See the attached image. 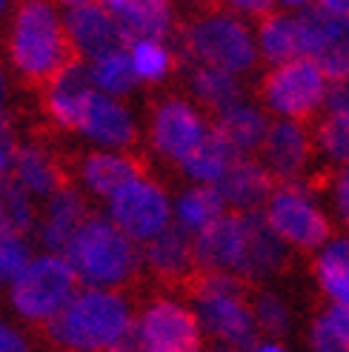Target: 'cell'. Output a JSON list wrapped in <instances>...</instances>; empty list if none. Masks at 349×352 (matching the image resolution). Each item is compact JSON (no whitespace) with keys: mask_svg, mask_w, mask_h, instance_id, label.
Listing matches in <instances>:
<instances>
[{"mask_svg":"<svg viewBox=\"0 0 349 352\" xmlns=\"http://www.w3.org/2000/svg\"><path fill=\"white\" fill-rule=\"evenodd\" d=\"M312 132H315L318 152L326 155V164H333L338 169L349 166V123L346 120L321 115L312 123Z\"/></svg>","mask_w":349,"mask_h":352,"instance_id":"33","label":"cell"},{"mask_svg":"<svg viewBox=\"0 0 349 352\" xmlns=\"http://www.w3.org/2000/svg\"><path fill=\"white\" fill-rule=\"evenodd\" d=\"M141 261L152 289L174 298H186L189 287L201 275L195 263V235H189L178 221H172L155 238L144 241Z\"/></svg>","mask_w":349,"mask_h":352,"instance_id":"10","label":"cell"},{"mask_svg":"<svg viewBox=\"0 0 349 352\" xmlns=\"http://www.w3.org/2000/svg\"><path fill=\"white\" fill-rule=\"evenodd\" d=\"M318 309L326 318V324L338 332V338L349 346V304H326V307H318Z\"/></svg>","mask_w":349,"mask_h":352,"instance_id":"38","label":"cell"},{"mask_svg":"<svg viewBox=\"0 0 349 352\" xmlns=\"http://www.w3.org/2000/svg\"><path fill=\"white\" fill-rule=\"evenodd\" d=\"M312 280L333 304H349V235L333 238L318 252L309 255Z\"/></svg>","mask_w":349,"mask_h":352,"instance_id":"23","label":"cell"},{"mask_svg":"<svg viewBox=\"0 0 349 352\" xmlns=\"http://www.w3.org/2000/svg\"><path fill=\"white\" fill-rule=\"evenodd\" d=\"M0 352H32V344L9 324H0Z\"/></svg>","mask_w":349,"mask_h":352,"instance_id":"39","label":"cell"},{"mask_svg":"<svg viewBox=\"0 0 349 352\" xmlns=\"http://www.w3.org/2000/svg\"><path fill=\"white\" fill-rule=\"evenodd\" d=\"M315 3H321L324 9L335 12V14H349V0H315Z\"/></svg>","mask_w":349,"mask_h":352,"instance_id":"40","label":"cell"},{"mask_svg":"<svg viewBox=\"0 0 349 352\" xmlns=\"http://www.w3.org/2000/svg\"><path fill=\"white\" fill-rule=\"evenodd\" d=\"M247 246L240 212H226L195 235V263L201 272H238Z\"/></svg>","mask_w":349,"mask_h":352,"instance_id":"17","label":"cell"},{"mask_svg":"<svg viewBox=\"0 0 349 352\" xmlns=\"http://www.w3.org/2000/svg\"><path fill=\"white\" fill-rule=\"evenodd\" d=\"M223 198L218 186H209V184H198V186H189L186 192L178 195V204H174V212H178V221L189 235H198L201 230H206L212 221H218L223 215Z\"/></svg>","mask_w":349,"mask_h":352,"instance_id":"28","label":"cell"},{"mask_svg":"<svg viewBox=\"0 0 349 352\" xmlns=\"http://www.w3.org/2000/svg\"><path fill=\"white\" fill-rule=\"evenodd\" d=\"M92 218H95V209H92L89 195H86L80 186H69L49 198L43 215L38 221V241L52 255L55 252L66 255L69 243L75 241V235Z\"/></svg>","mask_w":349,"mask_h":352,"instance_id":"16","label":"cell"},{"mask_svg":"<svg viewBox=\"0 0 349 352\" xmlns=\"http://www.w3.org/2000/svg\"><path fill=\"white\" fill-rule=\"evenodd\" d=\"M318 155L321 152L312 126L298 120H272L264 146L258 152V161L275 175L278 186H281L301 184L318 166Z\"/></svg>","mask_w":349,"mask_h":352,"instance_id":"13","label":"cell"},{"mask_svg":"<svg viewBox=\"0 0 349 352\" xmlns=\"http://www.w3.org/2000/svg\"><path fill=\"white\" fill-rule=\"evenodd\" d=\"M80 275L69 261L60 255H41L34 258L26 272L12 284L9 301L12 309L29 324V329H38L78 295Z\"/></svg>","mask_w":349,"mask_h":352,"instance_id":"7","label":"cell"},{"mask_svg":"<svg viewBox=\"0 0 349 352\" xmlns=\"http://www.w3.org/2000/svg\"><path fill=\"white\" fill-rule=\"evenodd\" d=\"M117 26L124 29L126 43L158 41L164 43L172 38L174 29V3L172 0H129V3L115 12Z\"/></svg>","mask_w":349,"mask_h":352,"instance_id":"22","label":"cell"},{"mask_svg":"<svg viewBox=\"0 0 349 352\" xmlns=\"http://www.w3.org/2000/svg\"><path fill=\"white\" fill-rule=\"evenodd\" d=\"M38 226V209L32 206L29 192L12 175L0 178V232L23 238Z\"/></svg>","mask_w":349,"mask_h":352,"instance_id":"30","label":"cell"},{"mask_svg":"<svg viewBox=\"0 0 349 352\" xmlns=\"http://www.w3.org/2000/svg\"><path fill=\"white\" fill-rule=\"evenodd\" d=\"M255 352H286V349H284L281 344H260Z\"/></svg>","mask_w":349,"mask_h":352,"instance_id":"44","label":"cell"},{"mask_svg":"<svg viewBox=\"0 0 349 352\" xmlns=\"http://www.w3.org/2000/svg\"><path fill=\"white\" fill-rule=\"evenodd\" d=\"M309 346H312V352H349V346L338 338V332L326 324L318 307L312 309V318H309Z\"/></svg>","mask_w":349,"mask_h":352,"instance_id":"35","label":"cell"},{"mask_svg":"<svg viewBox=\"0 0 349 352\" xmlns=\"http://www.w3.org/2000/svg\"><path fill=\"white\" fill-rule=\"evenodd\" d=\"M3 49L14 83L21 92L32 95V100L86 60L66 21H60L55 0H17L3 34Z\"/></svg>","mask_w":349,"mask_h":352,"instance_id":"1","label":"cell"},{"mask_svg":"<svg viewBox=\"0 0 349 352\" xmlns=\"http://www.w3.org/2000/svg\"><path fill=\"white\" fill-rule=\"evenodd\" d=\"M255 98L275 115L312 126L324 115L326 78L312 58H298L281 66H269L255 80Z\"/></svg>","mask_w":349,"mask_h":352,"instance_id":"6","label":"cell"},{"mask_svg":"<svg viewBox=\"0 0 349 352\" xmlns=\"http://www.w3.org/2000/svg\"><path fill=\"white\" fill-rule=\"evenodd\" d=\"M247 246H243V261L238 275L249 278L252 284H269V280H281L295 272V255L289 243H284L272 232L264 212H247Z\"/></svg>","mask_w":349,"mask_h":352,"instance_id":"14","label":"cell"},{"mask_svg":"<svg viewBox=\"0 0 349 352\" xmlns=\"http://www.w3.org/2000/svg\"><path fill=\"white\" fill-rule=\"evenodd\" d=\"M103 352H141V349H137V346H126V344H117V346L103 349Z\"/></svg>","mask_w":349,"mask_h":352,"instance_id":"45","label":"cell"},{"mask_svg":"<svg viewBox=\"0 0 349 352\" xmlns=\"http://www.w3.org/2000/svg\"><path fill=\"white\" fill-rule=\"evenodd\" d=\"M9 109H6V75H3V69H0V123L6 120Z\"/></svg>","mask_w":349,"mask_h":352,"instance_id":"41","label":"cell"},{"mask_svg":"<svg viewBox=\"0 0 349 352\" xmlns=\"http://www.w3.org/2000/svg\"><path fill=\"white\" fill-rule=\"evenodd\" d=\"M174 83L198 103L209 120H218L223 112L240 107L243 95H247L238 75L221 72V69H209L201 63H186V60H183V69Z\"/></svg>","mask_w":349,"mask_h":352,"instance_id":"19","label":"cell"},{"mask_svg":"<svg viewBox=\"0 0 349 352\" xmlns=\"http://www.w3.org/2000/svg\"><path fill=\"white\" fill-rule=\"evenodd\" d=\"M252 312H255V324H258L260 336L275 338V344L292 336L295 312H292V304L278 289L258 284L255 298H252Z\"/></svg>","mask_w":349,"mask_h":352,"instance_id":"29","label":"cell"},{"mask_svg":"<svg viewBox=\"0 0 349 352\" xmlns=\"http://www.w3.org/2000/svg\"><path fill=\"white\" fill-rule=\"evenodd\" d=\"M141 352H203V324L181 298L166 292L146 295L135 309Z\"/></svg>","mask_w":349,"mask_h":352,"instance_id":"9","label":"cell"},{"mask_svg":"<svg viewBox=\"0 0 349 352\" xmlns=\"http://www.w3.org/2000/svg\"><path fill=\"white\" fill-rule=\"evenodd\" d=\"M66 258L80 280H86L92 289L106 287L115 292H126L132 304H141L146 295H152L141 252L135 250L132 238H126L112 221L95 215L69 243Z\"/></svg>","mask_w":349,"mask_h":352,"instance_id":"4","label":"cell"},{"mask_svg":"<svg viewBox=\"0 0 349 352\" xmlns=\"http://www.w3.org/2000/svg\"><path fill=\"white\" fill-rule=\"evenodd\" d=\"M6 9H9V0H0V14H3Z\"/></svg>","mask_w":349,"mask_h":352,"instance_id":"48","label":"cell"},{"mask_svg":"<svg viewBox=\"0 0 349 352\" xmlns=\"http://www.w3.org/2000/svg\"><path fill=\"white\" fill-rule=\"evenodd\" d=\"M326 80L341 83L349 80V14H338L335 17V26L329 32L326 43L318 49V55L312 58Z\"/></svg>","mask_w":349,"mask_h":352,"instance_id":"32","label":"cell"},{"mask_svg":"<svg viewBox=\"0 0 349 352\" xmlns=\"http://www.w3.org/2000/svg\"><path fill=\"white\" fill-rule=\"evenodd\" d=\"M281 3H286V6H306L309 0H281Z\"/></svg>","mask_w":349,"mask_h":352,"instance_id":"47","label":"cell"},{"mask_svg":"<svg viewBox=\"0 0 349 352\" xmlns=\"http://www.w3.org/2000/svg\"><path fill=\"white\" fill-rule=\"evenodd\" d=\"M329 195L335 198V209H338L341 223L349 230V166H341V169H338L335 184H333V192H329Z\"/></svg>","mask_w":349,"mask_h":352,"instance_id":"37","label":"cell"},{"mask_svg":"<svg viewBox=\"0 0 349 352\" xmlns=\"http://www.w3.org/2000/svg\"><path fill=\"white\" fill-rule=\"evenodd\" d=\"M275 189H278L275 175L258 157H235L218 181L223 204L232 206V212L240 215L260 212L275 195Z\"/></svg>","mask_w":349,"mask_h":352,"instance_id":"18","label":"cell"},{"mask_svg":"<svg viewBox=\"0 0 349 352\" xmlns=\"http://www.w3.org/2000/svg\"><path fill=\"white\" fill-rule=\"evenodd\" d=\"M324 115L346 120L349 123V80L326 86V98H324Z\"/></svg>","mask_w":349,"mask_h":352,"instance_id":"36","label":"cell"},{"mask_svg":"<svg viewBox=\"0 0 349 352\" xmlns=\"http://www.w3.org/2000/svg\"><path fill=\"white\" fill-rule=\"evenodd\" d=\"M66 29L72 34V41L78 43L80 55L92 58V60L106 58L112 52H124L129 46L124 29H120L115 21V14L98 3L69 9L66 12Z\"/></svg>","mask_w":349,"mask_h":352,"instance_id":"21","label":"cell"},{"mask_svg":"<svg viewBox=\"0 0 349 352\" xmlns=\"http://www.w3.org/2000/svg\"><path fill=\"white\" fill-rule=\"evenodd\" d=\"M78 132H83L86 138H92L95 144L103 146H115V149H137L141 146V129H137L135 118L129 115V109L120 100L100 95V92H89L83 109H80V123Z\"/></svg>","mask_w":349,"mask_h":352,"instance_id":"15","label":"cell"},{"mask_svg":"<svg viewBox=\"0 0 349 352\" xmlns=\"http://www.w3.org/2000/svg\"><path fill=\"white\" fill-rule=\"evenodd\" d=\"M169 41L186 63L221 69L238 78L249 75L260 58L247 21L229 9H174V29Z\"/></svg>","mask_w":349,"mask_h":352,"instance_id":"3","label":"cell"},{"mask_svg":"<svg viewBox=\"0 0 349 352\" xmlns=\"http://www.w3.org/2000/svg\"><path fill=\"white\" fill-rule=\"evenodd\" d=\"M255 29H258V52L269 66H281L289 60L306 58L301 26H298V17L295 14L272 12L267 17H260Z\"/></svg>","mask_w":349,"mask_h":352,"instance_id":"24","label":"cell"},{"mask_svg":"<svg viewBox=\"0 0 349 352\" xmlns=\"http://www.w3.org/2000/svg\"><path fill=\"white\" fill-rule=\"evenodd\" d=\"M267 223L284 243L298 252H318L338 235V226L312 201V195L301 184H281L267 204Z\"/></svg>","mask_w":349,"mask_h":352,"instance_id":"8","label":"cell"},{"mask_svg":"<svg viewBox=\"0 0 349 352\" xmlns=\"http://www.w3.org/2000/svg\"><path fill=\"white\" fill-rule=\"evenodd\" d=\"M203 352H240L238 346H229V344H223V341H212Z\"/></svg>","mask_w":349,"mask_h":352,"instance_id":"42","label":"cell"},{"mask_svg":"<svg viewBox=\"0 0 349 352\" xmlns=\"http://www.w3.org/2000/svg\"><path fill=\"white\" fill-rule=\"evenodd\" d=\"M55 3H63L69 9H78V6H89V3H98V0H55Z\"/></svg>","mask_w":349,"mask_h":352,"instance_id":"43","label":"cell"},{"mask_svg":"<svg viewBox=\"0 0 349 352\" xmlns=\"http://www.w3.org/2000/svg\"><path fill=\"white\" fill-rule=\"evenodd\" d=\"M112 223L132 241H149L172 223L166 186L161 178H141L126 184L109 198Z\"/></svg>","mask_w":349,"mask_h":352,"instance_id":"12","label":"cell"},{"mask_svg":"<svg viewBox=\"0 0 349 352\" xmlns=\"http://www.w3.org/2000/svg\"><path fill=\"white\" fill-rule=\"evenodd\" d=\"M132 324L135 312L126 292L83 289L32 336L43 352H103L124 344Z\"/></svg>","mask_w":349,"mask_h":352,"instance_id":"2","label":"cell"},{"mask_svg":"<svg viewBox=\"0 0 349 352\" xmlns=\"http://www.w3.org/2000/svg\"><path fill=\"white\" fill-rule=\"evenodd\" d=\"M92 80L100 86L103 92H109L115 98H126L135 92V86L141 83L135 72V63H132V55L126 52H112L106 58H98L92 60Z\"/></svg>","mask_w":349,"mask_h":352,"instance_id":"31","label":"cell"},{"mask_svg":"<svg viewBox=\"0 0 349 352\" xmlns=\"http://www.w3.org/2000/svg\"><path fill=\"white\" fill-rule=\"evenodd\" d=\"M146 118V152L161 161L164 169L178 172L181 161L195 149L212 120L178 83L149 89L144 98Z\"/></svg>","mask_w":349,"mask_h":352,"instance_id":"5","label":"cell"},{"mask_svg":"<svg viewBox=\"0 0 349 352\" xmlns=\"http://www.w3.org/2000/svg\"><path fill=\"white\" fill-rule=\"evenodd\" d=\"M129 49H132L135 72L149 89H161V86H172V80H178L183 58L172 46H164L158 41H141L132 43Z\"/></svg>","mask_w":349,"mask_h":352,"instance_id":"26","label":"cell"},{"mask_svg":"<svg viewBox=\"0 0 349 352\" xmlns=\"http://www.w3.org/2000/svg\"><path fill=\"white\" fill-rule=\"evenodd\" d=\"M89 92H92V72L83 63V66H75L72 72H66L58 83H52L41 98H34V107H38L41 118L52 129L69 138L72 132H78L80 109Z\"/></svg>","mask_w":349,"mask_h":352,"instance_id":"20","label":"cell"},{"mask_svg":"<svg viewBox=\"0 0 349 352\" xmlns=\"http://www.w3.org/2000/svg\"><path fill=\"white\" fill-rule=\"evenodd\" d=\"M32 263L29 243L17 235L0 232V284H14Z\"/></svg>","mask_w":349,"mask_h":352,"instance_id":"34","label":"cell"},{"mask_svg":"<svg viewBox=\"0 0 349 352\" xmlns=\"http://www.w3.org/2000/svg\"><path fill=\"white\" fill-rule=\"evenodd\" d=\"M232 161H235L232 149L226 146V140L221 138V132L212 123V129L203 135L201 144L181 161L178 175L198 181V184H212V181H221V175L226 172V166H229Z\"/></svg>","mask_w":349,"mask_h":352,"instance_id":"27","label":"cell"},{"mask_svg":"<svg viewBox=\"0 0 349 352\" xmlns=\"http://www.w3.org/2000/svg\"><path fill=\"white\" fill-rule=\"evenodd\" d=\"M212 123L235 157H258L260 146H264V140H267V132H269L267 112L258 107H247V103L223 112Z\"/></svg>","mask_w":349,"mask_h":352,"instance_id":"25","label":"cell"},{"mask_svg":"<svg viewBox=\"0 0 349 352\" xmlns=\"http://www.w3.org/2000/svg\"><path fill=\"white\" fill-rule=\"evenodd\" d=\"M155 157L146 149H115V152H98V149H78L72 152V169L75 181L83 186L89 198H112L126 184L141 178H158Z\"/></svg>","mask_w":349,"mask_h":352,"instance_id":"11","label":"cell"},{"mask_svg":"<svg viewBox=\"0 0 349 352\" xmlns=\"http://www.w3.org/2000/svg\"><path fill=\"white\" fill-rule=\"evenodd\" d=\"M3 175H9V164H6V152L0 149V178H3Z\"/></svg>","mask_w":349,"mask_h":352,"instance_id":"46","label":"cell"}]
</instances>
